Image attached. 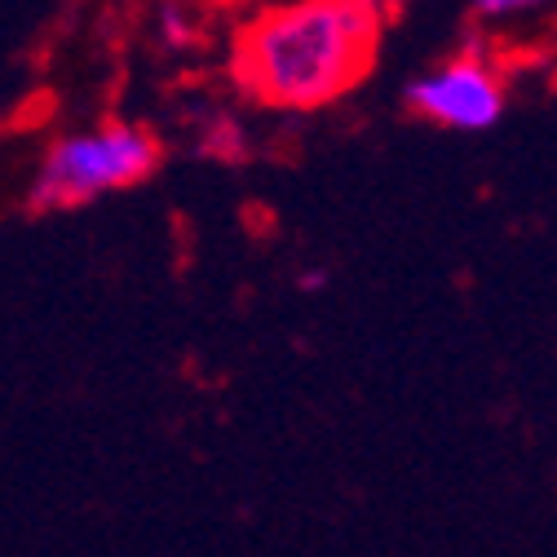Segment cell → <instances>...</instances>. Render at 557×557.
Listing matches in <instances>:
<instances>
[{"label": "cell", "mask_w": 557, "mask_h": 557, "mask_svg": "<svg viewBox=\"0 0 557 557\" xmlns=\"http://www.w3.org/2000/svg\"><path fill=\"white\" fill-rule=\"evenodd\" d=\"M381 27L368 0H284L239 32L235 76L274 111H319L372 72Z\"/></svg>", "instance_id": "obj_1"}, {"label": "cell", "mask_w": 557, "mask_h": 557, "mask_svg": "<svg viewBox=\"0 0 557 557\" xmlns=\"http://www.w3.org/2000/svg\"><path fill=\"white\" fill-rule=\"evenodd\" d=\"M160 169V137L143 124H89L72 128L49 143L40 169L32 177L27 203L36 213H66V208L94 203L102 195L143 186Z\"/></svg>", "instance_id": "obj_2"}, {"label": "cell", "mask_w": 557, "mask_h": 557, "mask_svg": "<svg viewBox=\"0 0 557 557\" xmlns=\"http://www.w3.org/2000/svg\"><path fill=\"white\" fill-rule=\"evenodd\" d=\"M407 107L456 133H486L505 115V81L478 53V45H469L456 58L430 66L425 76H416L407 85Z\"/></svg>", "instance_id": "obj_3"}, {"label": "cell", "mask_w": 557, "mask_h": 557, "mask_svg": "<svg viewBox=\"0 0 557 557\" xmlns=\"http://www.w3.org/2000/svg\"><path fill=\"white\" fill-rule=\"evenodd\" d=\"M544 10H557V0H473L478 23H522Z\"/></svg>", "instance_id": "obj_4"}, {"label": "cell", "mask_w": 557, "mask_h": 557, "mask_svg": "<svg viewBox=\"0 0 557 557\" xmlns=\"http://www.w3.org/2000/svg\"><path fill=\"white\" fill-rule=\"evenodd\" d=\"M160 40L169 49H190L199 40V23L177 5V0H169V5L160 10Z\"/></svg>", "instance_id": "obj_5"}, {"label": "cell", "mask_w": 557, "mask_h": 557, "mask_svg": "<svg viewBox=\"0 0 557 557\" xmlns=\"http://www.w3.org/2000/svg\"><path fill=\"white\" fill-rule=\"evenodd\" d=\"M203 143H208V151H226V156H235V151H244V128H239L235 120H218L213 133H203Z\"/></svg>", "instance_id": "obj_6"}, {"label": "cell", "mask_w": 557, "mask_h": 557, "mask_svg": "<svg viewBox=\"0 0 557 557\" xmlns=\"http://www.w3.org/2000/svg\"><path fill=\"white\" fill-rule=\"evenodd\" d=\"M368 5H372L381 18H389V14H398V10L407 5V0H368Z\"/></svg>", "instance_id": "obj_7"}, {"label": "cell", "mask_w": 557, "mask_h": 557, "mask_svg": "<svg viewBox=\"0 0 557 557\" xmlns=\"http://www.w3.org/2000/svg\"><path fill=\"white\" fill-rule=\"evenodd\" d=\"M323 284H327V274H323V270H314V274L306 270V274H301V288H306V293H319Z\"/></svg>", "instance_id": "obj_8"}]
</instances>
